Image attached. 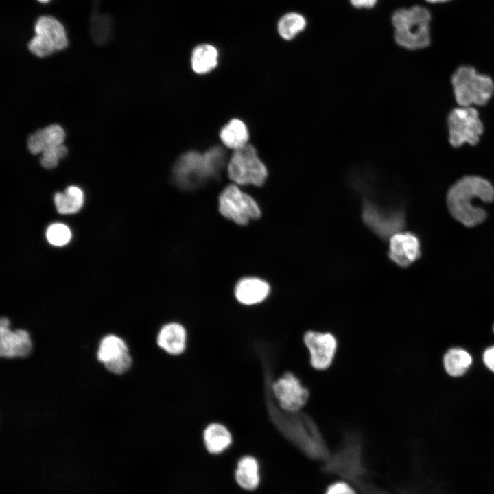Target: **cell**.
Segmentation results:
<instances>
[{
    "label": "cell",
    "mask_w": 494,
    "mask_h": 494,
    "mask_svg": "<svg viewBox=\"0 0 494 494\" xmlns=\"http://www.w3.org/2000/svg\"><path fill=\"white\" fill-rule=\"evenodd\" d=\"M475 199L485 202L494 200V187L489 180L478 176H467L456 182L447 197L451 215L469 227L482 222L486 213L482 208L473 205Z\"/></svg>",
    "instance_id": "6da1fadb"
},
{
    "label": "cell",
    "mask_w": 494,
    "mask_h": 494,
    "mask_svg": "<svg viewBox=\"0 0 494 494\" xmlns=\"http://www.w3.org/2000/svg\"><path fill=\"white\" fill-rule=\"evenodd\" d=\"M451 83L459 106H484L494 93L492 78L478 73L471 66L457 68L451 75Z\"/></svg>",
    "instance_id": "7a4b0ae2"
},
{
    "label": "cell",
    "mask_w": 494,
    "mask_h": 494,
    "mask_svg": "<svg viewBox=\"0 0 494 494\" xmlns=\"http://www.w3.org/2000/svg\"><path fill=\"white\" fill-rule=\"evenodd\" d=\"M224 152L213 148L204 155L188 152L178 161L174 169L176 180L183 187H193L217 174L223 165Z\"/></svg>",
    "instance_id": "3957f363"
},
{
    "label": "cell",
    "mask_w": 494,
    "mask_h": 494,
    "mask_svg": "<svg viewBox=\"0 0 494 494\" xmlns=\"http://www.w3.org/2000/svg\"><path fill=\"white\" fill-rule=\"evenodd\" d=\"M283 411L281 412L274 408L272 416L285 435L301 447L314 451L319 450L322 446V439L314 419L308 414L300 410Z\"/></svg>",
    "instance_id": "277c9868"
},
{
    "label": "cell",
    "mask_w": 494,
    "mask_h": 494,
    "mask_svg": "<svg viewBox=\"0 0 494 494\" xmlns=\"http://www.w3.org/2000/svg\"><path fill=\"white\" fill-rule=\"evenodd\" d=\"M449 142L454 148L464 144L475 145L484 132V125L478 110L473 106H459L447 116Z\"/></svg>",
    "instance_id": "5b68a950"
},
{
    "label": "cell",
    "mask_w": 494,
    "mask_h": 494,
    "mask_svg": "<svg viewBox=\"0 0 494 494\" xmlns=\"http://www.w3.org/2000/svg\"><path fill=\"white\" fill-rule=\"evenodd\" d=\"M228 175L239 185L259 186L266 180L268 172L255 148L246 144L235 150L228 164Z\"/></svg>",
    "instance_id": "8992f818"
},
{
    "label": "cell",
    "mask_w": 494,
    "mask_h": 494,
    "mask_svg": "<svg viewBox=\"0 0 494 494\" xmlns=\"http://www.w3.org/2000/svg\"><path fill=\"white\" fill-rule=\"evenodd\" d=\"M219 210L224 217L239 225H246L261 215L255 200L235 185H229L220 193Z\"/></svg>",
    "instance_id": "52a82bcc"
},
{
    "label": "cell",
    "mask_w": 494,
    "mask_h": 494,
    "mask_svg": "<svg viewBox=\"0 0 494 494\" xmlns=\"http://www.w3.org/2000/svg\"><path fill=\"white\" fill-rule=\"evenodd\" d=\"M272 390L280 408L286 411H299L308 401V389L292 373L286 372L275 381Z\"/></svg>",
    "instance_id": "ba28073f"
},
{
    "label": "cell",
    "mask_w": 494,
    "mask_h": 494,
    "mask_svg": "<svg viewBox=\"0 0 494 494\" xmlns=\"http://www.w3.org/2000/svg\"><path fill=\"white\" fill-rule=\"evenodd\" d=\"M303 341L309 352L311 366L317 370L329 368L337 348L336 337L329 332L308 331L303 336Z\"/></svg>",
    "instance_id": "9c48e42d"
},
{
    "label": "cell",
    "mask_w": 494,
    "mask_h": 494,
    "mask_svg": "<svg viewBox=\"0 0 494 494\" xmlns=\"http://www.w3.org/2000/svg\"><path fill=\"white\" fill-rule=\"evenodd\" d=\"M362 216L365 223L384 238L400 232L404 226V218L401 213L386 211L369 202L364 205Z\"/></svg>",
    "instance_id": "30bf717a"
},
{
    "label": "cell",
    "mask_w": 494,
    "mask_h": 494,
    "mask_svg": "<svg viewBox=\"0 0 494 494\" xmlns=\"http://www.w3.org/2000/svg\"><path fill=\"white\" fill-rule=\"evenodd\" d=\"M10 322L5 317L0 320V355L12 359L25 357L32 349L30 334L26 330L19 329L12 331Z\"/></svg>",
    "instance_id": "8fae6325"
},
{
    "label": "cell",
    "mask_w": 494,
    "mask_h": 494,
    "mask_svg": "<svg viewBox=\"0 0 494 494\" xmlns=\"http://www.w3.org/2000/svg\"><path fill=\"white\" fill-rule=\"evenodd\" d=\"M419 242L410 233L398 232L390 237V258L401 266H408L419 258Z\"/></svg>",
    "instance_id": "7c38bea8"
},
{
    "label": "cell",
    "mask_w": 494,
    "mask_h": 494,
    "mask_svg": "<svg viewBox=\"0 0 494 494\" xmlns=\"http://www.w3.org/2000/svg\"><path fill=\"white\" fill-rule=\"evenodd\" d=\"M270 292L268 283L257 277H245L236 284L235 295L237 300L247 305L264 301Z\"/></svg>",
    "instance_id": "4fadbf2b"
},
{
    "label": "cell",
    "mask_w": 494,
    "mask_h": 494,
    "mask_svg": "<svg viewBox=\"0 0 494 494\" xmlns=\"http://www.w3.org/2000/svg\"><path fill=\"white\" fill-rule=\"evenodd\" d=\"M187 333L185 327L176 322L163 325L156 338L158 346L171 355L182 353L186 346Z\"/></svg>",
    "instance_id": "5bb4252c"
},
{
    "label": "cell",
    "mask_w": 494,
    "mask_h": 494,
    "mask_svg": "<svg viewBox=\"0 0 494 494\" xmlns=\"http://www.w3.org/2000/svg\"><path fill=\"white\" fill-rule=\"evenodd\" d=\"M394 38L397 44L407 49L425 48L430 44V25H414L395 30Z\"/></svg>",
    "instance_id": "9a60e30c"
},
{
    "label": "cell",
    "mask_w": 494,
    "mask_h": 494,
    "mask_svg": "<svg viewBox=\"0 0 494 494\" xmlns=\"http://www.w3.org/2000/svg\"><path fill=\"white\" fill-rule=\"evenodd\" d=\"M395 30H401L412 25H430L431 14L421 5H414L408 9L399 8L391 17Z\"/></svg>",
    "instance_id": "2e32d148"
},
{
    "label": "cell",
    "mask_w": 494,
    "mask_h": 494,
    "mask_svg": "<svg viewBox=\"0 0 494 494\" xmlns=\"http://www.w3.org/2000/svg\"><path fill=\"white\" fill-rule=\"evenodd\" d=\"M36 34L48 38L54 45L56 51L62 50L67 46L68 41L65 30L62 24L51 16H42L35 25Z\"/></svg>",
    "instance_id": "e0dca14e"
},
{
    "label": "cell",
    "mask_w": 494,
    "mask_h": 494,
    "mask_svg": "<svg viewBox=\"0 0 494 494\" xmlns=\"http://www.w3.org/2000/svg\"><path fill=\"white\" fill-rule=\"evenodd\" d=\"M204 443L209 452L222 453L231 444L232 437L228 430L220 423H211L204 431Z\"/></svg>",
    "instance_id": "ac0fdd59"
},
{
    "label": "cell",
    "mask_w": 494,
    "mask_h": 494,
    "mask_svg": "<svg viewBox=\"0 0 494 494\" xmlns=\"http://www.w3.org/2000/svg\"><path fill=\"white\" fill-rule=\"evenodd\" d=\"M259 464L252 456L242 457L237 464L235 480L244 489L253 490L259 483Z\"/></svg>",
    "instance_id": "d6986e66"
},
{
    "label": "cell",
    "mask_w": 494,
    "mask_h": 494,
    "mask_svg": "<svg viewBox=\"0 0 494 494\" xmlns=\"http://www.w3.org/2000/svg\"><path fill=\"white\" fill-rule=\"evenodd\" d=\"M129 350L126 342L120 337L108 334L100 340L97 351V358L103 364L113 362L126 353Z\"/></svg>",
    "instance_id": "ffe728a7"
},
{
    "label": "cell",
    "mask_w": 494,
    "mask_h": 494,
    "mask_svg": "<svg viewBox=\"0 0 494 494\" xmlns=\"http://www.w3.org/2000/svg\"><path fill=\"white\" fill-rule=\"evenodd\" d=\"M54 200L59 213L73 214L79 211L82 207L84 193L80 187L71 185L67 187L64 193H56Z\"/></svg>",
    "instance_id": "44dd1931"
},
{
    "label": "cell",
    "mask_w": 494,
    "mask_h": 494,
    "mask_svg": "<svg viewBox=\"0 0 494 494\" xmlns=\"http://www.w3.org/2000/svg\"><path fill=\"white\" fill-rule=\"evenodd\" d=\"M218 53L211 45L202 44L194 48L191 56V66L198 74H204L213 69L217 64Z\"/></svg>",
    "instance_id": "7402d4cb"
},
{
    "label": "cell",
    "mask_w": 494,
    "mask_h": 494,
    "mask_svg": "<svg viewBox=\"0 0 494 494\" xmlns=\"http://www.w3.org/2000/svg\"><path fill=\"white\" fill-rule=\"evenodd\" d=\"M220 136L226 147L235 150L246 145L248 139L246 125L236 119L231 120L222 128Z\"/></svg>",
    "instance_id": "603a6c76"
},
{
    "label": "cell",
    "mask_w": 494,
    "mask_h": 494,
    "mask_svg": "<svg viewBox=\"0 0 494 494\" xmlns=\"http://www.w3.org/2000/svg\"><path fill=\"white\" fill-rule=\"evenodd\" d=\"M443 363L447 373L452 377L464 374L472 363L470 354L464 349L453 348L445 355Z\"/></svg>",
    "instance_id": "cb8c5ba5"
},
{
    "label": "cell",
    "mask_w": 494,
    "mask_h": 494,
    "mask_svg": "<svg viewBox=\"0 0 494 494\" xmlns=\"http://www.w3.org/2000/svg\"><path fill=\"white\" fill-rule=\"evenodd\" d=\"M307 26L304 16L297 12H288L281 17L277 23V30L281 37L286 40L294 38Z\"/></svg>",
    "instance_id": "d4e9b609"
},
{
    "label": "cell",
    "mask_w": 494,
    "mask_h": 494,
    "mask_svg": "<svg viewBox=\"0 0 494 494\" xmlns=\"http://www.w3.org/2000/svg\"><path fill=\"white\" fill-rule=\"evenodd\" d=\"M46 238L49 244L56 246H63L71 239L69 228L62 223H54L46 230Z\"/></svg>",
    "instance_id": "484cf974"
},
{
    "label": "cell",
    "mask_w": 494,
    "mask_h": 494,
    "mask_svg": "<svg viewBox=\"0 0 494 494\" xmlns=\"http://www.w3.org/2000/svg\"><path fill=\"white\" fill-rule=\"evenodd\" d=\"M40 131L45 143V148H56L63 144L65 132L61 126L55 124H51L40 129Z\"/></svg>",
    "instance_id": "4316f807"
},
{
    "label": "cell",
    "mask_w": 494,
    "mask_h": 494,
    "mask_svg": "<svg viewBox=\"0 0 494 494\" xmlns=\"http://www.w3.org/2000/svg\"><path fill=\"white\" fill-rule=\"evenodd\" d=\"M28 48L35 56L44 58L51 55L56 51L52 43L46 37L36 34L29 42Z\"/></svg>",
    "instance_id": "83f0119b"
},
{
    "label": "cell",
    "mask_w": 494,
    "mask_h": 494,
    "mask_svg": "<svg viewBox=\"0 0 494 494\" xmlns=\"http://www.w3.org/2000/svg\"><path fill=\"white\" fill-rule=\"evenodd\" d=\"M132 364V357L129 353H127L121 357L104 364V366L109 372L116 375H121L129 370Z\"/></svg>",
    "instance_id": "f1b7e54d"
},
{
    "label": "cell",
    "mask_w": 494,
    "mask_h": 494,
    "mask_svg": "<svg viewBox=\"0 0 494 494\" xmlns=\"http://www.w3.org/2000/svg\"><path fill=\"white\" fill-rule=\"evenodd\" d=\"M27 148L30 153L34 155L43 152L45 148V143L40 129L28 137Z\"/></svg>",
    "instance_id": "f546056e"
},
{
    "label": "cell",
    "mask_w": 494,
    "mask_h": 494,
    "mask_svg": "<svg viewBox=\"0 0 494 494\" xmlns=\"http://www.w3.org/2000/svg\"><path fill=\"white\" fill-rule=\"evenodd\" d=\"M56 148H47L43 150L40 160L43 167L50 169L57 166L59 158L56 153Z\"/></svg>",
    "instance_id": "4dcf8cb0"
},
{
    "label": "cell",
    "mask_w": 494,
    "mask_h": 494,
    "mask_svg": "<svg viewBox=\"0 0 494 494\" xmlns=\"http://www.w3.org/2000/svg\"><path fill=\"white\" fill-rule=\"evenodd\" d=\"M326 494H356L354 490L344 482H337L331 485Z\"/></svg>",
    "instance_id": "1f68e13d"
},
{
    "label": "cell",
    "mask_w": 494,
    "mask_h": 494,
    "mask_svg": "<svg viewBox=\"0 0 494 494\" xmlns=\"http://www.w3.org/2000/svg\"><path fill=\"white\" fill-rule=\"evenodd\" d=\"M483 360L486 367L494 372V346L489 347L484 351Z\"/></svg>",
    "instance_id": "d6a6232c"
},
{
    "label": "cell",
    "mask_w": 494,
    "mask_h": 494,
    "mask_svg": "<svg viewBox=\"0 0 494 494\" xmlns=\"http://www.w3.org/2000/svg\"><path fill=\"white\" fill-rule=\"evenodd\" d=\"M349 1L355 8H372L378 0H349Z\"/></svg>",
    "instance_id": "836d02e7"
},
{
    "label": "cell",
    "mask_w": 494,
    "mask_h": 494,
    "mask_svg": "<svg viewBox=\"0 0 494 494\" xmlns=\"http://www.w3.org/2000/svg\"><path fill=\"white\" fill-rule=\"evenodd\" d=\"M56 153L59 159H62L67 156L68 150L67 147L62 144L56 148Z\"/></svg>",
    "instance_id": "e575fe53"
},
{
    "label": "cell",
    "mask_w": 494,
    "mask_h": 494,
    "mask_svg": "<svg viewBox=\"0 0 494 494\" xmlns=\"http://www.w3.org/2000/svg\"><path fill=\"white\" fill-rule=\"evenodd\" d=\"M426 1L431 3H444L449 1L450 0H425Z\"/></svg>",
    "instance_id": "d590c367"
},
{
    "label": "cell",
    "mask_w": 494,
    "mask_h": 494,
    "mask_svg": "<svg viewBox=\"0 0 494 494\" xmlns=\"http://www.w3.org/2000/svg\"><path fill=\"white\" fill-rule=\"evenodd\" d=\"M38 1H40V2H42V3H46V2H47L49 0H38Z\"/></svg>",
    "instance_id": "8d00e7d4"
}]
</instances>
